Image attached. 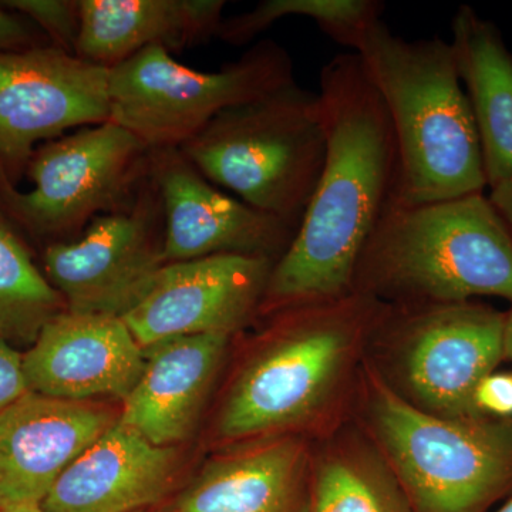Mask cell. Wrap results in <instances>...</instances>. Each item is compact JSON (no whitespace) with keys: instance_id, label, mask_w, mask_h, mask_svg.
Listing matches in <instances>:
<instances>
[{"instance_id":"6da1fadb","label":"cell","mask_w":512,"mask_h":512,"mask_svg":"<svg viewBox=\"0 0 512 512\" xmlns=\"http://www.w3.org/2000/svg\"><path fill=\"white\" fill-rule=\"evenodd\" d=\"M318 97L325 165L292 244L275 262L261 311L352 293L360 255L396 194L392 121L355 52L323 66Z\"/></svg>"},{"instance_id":"7a4b0ae2","label":"cell","mask_w":512,"mask_h":512,"mask_svg":"<svg viewBox=\"0 0 512 512\" xmlns=\"http://www.w3.org/2000/svg\"><path fill=\"white\" fill-rule=\"evenodd\" d=\"M355 53L386 104L396 137L394 202L421 205L483 194V153L450 42L407 40L377 20Z\"/></svg>"},{"instance_id":"3957f363","label":"cell","mask_w":512,"mask_h":512,"mask_svg":"<svg viewBox=\"0 0 512 512\" xmlns=\"http://www.w3.org/2000/svg\"><path fill=\"white\" fill-rule=\"evenodd\" d=\"M352 292L417 303L497 296L512 303V235L483 194L392 202L367 241Z\"/></svg>"},{"instance_id":"277c9868","label":"cell","mask_w":512,"mask_h":512,"mask_svg":"<svg viewBox=\"0 0 512 512\" xmlns=\"http://www.w3.org/2000/svg\"><path fill=\"white\" fill-rule=\"evenodd\" d=\"M178 150L212 184L298 228L325 165L318 93L295 82L231 107Z\"/></svg>"},{"instance_id":"5b68a950","label":"cell","mask_w":512,"mask_h":512,"mask_svg":"<svg viewBox=\"0 0 512 512\" xmlns=\"http://www.w3.org/2000/svg\"><path fill=\"white\" fill-rule=\"evenodd\" d=\"M278 311L285 313L281 325L241 370L222 404L218 431L224 439L274 433L316 412L384 306L352 292Z\"/></svg>"},{"instance_id":"8992f818","label":"cell","mask_w":512,"mask_h":512,"mask_svg":"<svg viewBox=\"0 0 512 512\" xmlns=\"http://www.w3.org/2000/svg\"><path fill=\"white\" fill-rule=\"evenodd\" d=\"M292 83L291 56L271 39L218 72L190 69L164 46H150L109 69L110 121L150 150L180 148L222 111Z\"/></svg>"},{"instance_id":"52a82bcc","label":"cell","mask_w":512,"mask_h":512,"mask_svg":"<svg viewBox=\"0 0 512 512\" xmlns=\"http://www.w3.org/2000/svg\"><path fill=\"white\" fill-rule=\"evenodd\" d=\"M372 417L420 512H476L512 481V421L444 417L372 377Z\"/></svg>"},{"instance_id":"ba28073f","label":"cell","mask_w":512,"mask_h":512,"mask_svg":"<svg viewBox=\"0 0 512 512\" xmlns=\"http://www.w3.org/2000/svg\"><path fill=\"white\" fill-rule=\"evenodd\" d=\"M150 153L113 121L79 128L36 148L26 167L32 191L0 177V211L33 237L62 242L99 215L133 204Z\"/></svg>"},{"instance_id":"9c48e42d","label":"cell","mask_w":512,"mask_h":512,"mask_svg":"<svg viewBox=\"0 0 512 512\" xmlns=\"http://www.w3.org/2000/svg\"><path fill=\"white\" fill-rule=\"evenodd\" d=\"M164 214L150 173L127 210L99 215L74 242L45 249V276L66 311L123 318L163 268Z\"/></svg>"},{"instance_id":"30bf717a","label":"cell","mask_w":512,"mask_h":512,"mask_svg":"<svg viewBox=\"0 0 512 512\" xmlns=\"http://www.w3.org/2000/svg\"><path fill=\"white\" fill-rule=\"evenodd\" d=\"M110 121L109 69L53 46L0 50V177L16 185L40 141Z\"/></svg>"},{"instance_id":"8fae6325","label":"cell","mask_w":512,"mask_h":512,"mask_svg":"<svg viewBox=\"0 0 512 512\" xmlns=\"http://www.w3.org/2000/svg\"><path fill=\"white\" fill-rule=\"evenodd\" d=\"M274 259L220 254L171 262L123 316L138 345L202 333H228L261 311Z\"/></svg>"},{"instance_id":"7c38bea8","label":"cell","mask_w":512,"mask_h":512,"mask_svg":"<svg viewBox=\"0 0 512 512\" xmlns=\"http://www.w3.org/2000/svg\"><path fill=\"white\" fill-rule=\"evenodd\" d=\"M148 173L164 214V264L242 254L278 261L298 228L228 197L178 148L151 150Z\"/></svg>"},{"instance_id":"4fadbf2b","label":"cell","mask_w":512,"mask_h":512,"mask_svg":"<svg viewBox=\"0 0 512 512\" xmlns=\"http://www.w3.org/2000/svg\"><path fill=\"white\" fill-rule=\"evenodd\" d=\"M403 326L407 380L424 410L483 416L474 392L504 356L505 315L470 302L417 305Z\"/></svg>"},{"instance_id":"5bb4252c","label":"cell","mask_w":512,"mask_h":512,"mask_svg":"<svg viewBox=\"0 0 512 512\" xmlns=\"http://www.w3.org/2000/svg\"><path fill=\"white\" fill-rule=\"evenodd\" d=\"M146 365V352L121 318L64 311L46 323L23 355L29 392L87 402L124 400Z\"/></svg>"},{"instance_id":"9a60e30c","label":"cell","mask_w":512,"mask_h":512,"mask_svg":"<svg viewBox=\"0 0 512 512\" xmlns=\"http://www.w3.org/2000/svg\"><path fill=\"white\" fill-rule=\"evenodd\" d=\"M116 419L89 402L28 392L0 413V510L40 505Z\"/></svg>"},{"instance_id":"2e32d148","label":"cell","mask_w":512,"mask_h":512,"mask_svg":"<svg viewBox=\"0 0 512 512\" xmlns=\"http://www.w3.org/2000/svg\"><path fill=\"white\" fill-rule=\"evenodd\" d=\"M228 333L178 336L148 346L140 379L120 421L157 447L190 439L220 369Z\"/></svg>"},{"instance_id":"e0dca14e","label":"cell","mask_w":512,"mask_h":512,"mask_svg":"<svg viewBox=\"0 0 512 512\" xmlns=\"http://www.w3.org/2000/svg\"><path fill=\"white\" fill-rule=\"evenodd\" d=\"M173 447H157L117 419L57 478L45 512H134L163 497L173 481Z\"/></svg>"},{"instance_id":"ac0fdd59","label":"cell","mask_w":512,"mask_h":512,"mask_svg":"<svg viewBox=\"0 0 512 512\" xmlns=\"http://www.w3.org/2000/svg\"><path fill=\"white\" fill-rule=\"evenodd\" d=\"M76 56L97 66L126 62L150 46L168 52L218 36L224 0H79Z\"/></svg>"},{"instance_id":"d6986e66","label":"cell","mask_w":512,"mask_h":512,"mask_svg":"<svg viewBox=\"0 0 512 512\" xmlns=\"http://www.w3.org/2000/svg\"><path fill=\"white\" fill-rule=\"evenodd\" d=\"M450 46L493 188L512 178V53L493 23L470 6L451 20Z\"/></svg>"},{"instance_id":"ffe728a7","label":"cell","mask_w":512,"mask_h":512,"mask_svg":"<svg viewBox=\"0 0 512 512\" xmlns=\"http://www.w3.org/2000/svg\"><path fill=\"white\" fill-rule=\"evenodd\" d=\"M303 466L295 440H276L211 461L174 512H291Z\"/></svg>"},{"instance_id":"44dd1931","label":"cell","mask_w":512,"mask_h":512,"mask_svg":"<svg viewBox=\"0 0 512 512\" xmlns=\"http://www.w3.org/2000/svg\"><path fill=\"white\" fill-rule=\"evenodd\" d=\"M64 311L62 295L0 211V342L33 343L46 323Z\"/></svg>"},{"instance_id":"7402d4cb","label":"cell","mask_w":512,"mask_h":512,"mask_svg":"<svg viewBox=\"0 0 512 512\" xmlns=\"http://www.w3.org/2000/svg\"><path fill=\"white\" fill-rule=\"evenodd\" d=\"M386 9L380 0H262L254 9L222 20L218 39L244 46L288 16L313 20L333 42L355 50L369 26L382 20Z\"/></svg>"},{"instance_id":"603a6c76","label":"cell","mask_w":512,"mask_h":512,"mask_svg":"<svg viewBox=\"0 0 512 512\" xmlns=\"http://www.w3.org/2000/svg\"><path fill=\"white\" fill-rule=\"evenodd\" d=\"M311 512H402L375 468L350 454L320 464L313 484Z\"/></svg>"},{"instance_id":"cb8c5ba5","label":"cell","mask_w":512,"mask_h":512,"mask_svg":"<svg viewBox=\"0 0 512 512\" xmlns=\"http://www.w3.org/2000/svg\"><path fill=\"white\" fill-rule=\"evenodd\" d=\"M0 6L35 23L50 46L76 55L80 29L77 0H2Z\"/></svg>"},{"instance_id":"d4e9b609","label":"cell","mask_w":512,"mask_h":512,"mask_svg":"<svg viewBox=\"0 0 512 512\" xmlns=\"http://www.w3.org/2000/svg\"><path fill=\"white\" fill-rule=\"evenodd\" d=\"M474 406L480 414L488 413L498 419L512 417V375L490 373L478 383Z\"/></svg>"},{"instance_id":"484cf974","label":"cell","mask_w":512,"mask_h":512,"mask_svg":"<svg viewBox=\"0 0 512 512\" xmlns=\"http://www.w3.org/2000/svg\"><path fill=\"white\" fill-rule=\"evenodd\" d=\"M35 23L0 6V50H25L49 46Z\"/></svg>"},{"instance_id":"4316f807","label":"cell","mask_w":512,"mask_h":512,"mask_svg":"<svg viewBox=\"0 0 512 512\" xmlns=\"http://www.w3.org/2000/svg\"><path fill=\"white\" fill-rule=\"evenodd\" d=\"M28 392L22 353L9 343L0 342V413Z\"/></svg>"},{"instance_id":"83f0119b","label":"cell","mask_w":512,"mask_h":512,"mask_svg":"<svg viewBox=\"0 0 512 512\" xmlns=\"http://www.w3.org/2000/svg\"><path fill=\"white\" fill-rule=\"evenodd\" d=\"M488 198L512 235V178L491 188Z\"/></svg>"},{"instance_id":"f1b7e54d","label":"cell","mask_w":512,"mask_h":512,"mask_svg":"<svg viewBox=\"0 0 512 512\" xmlns=\"http://www.w3.org/2000/svg\"><path fill=\"white\" fill-rule=\"evenodd\" d=\"M504 356L512 359V311L505 315Z\"/></svg>"},{"instance_id":"f546056e","label":"cell","mask_w":512,"mask_h":512,"mask_svg":"<svg viewBox=\"0 0 512 512\" xmlns=\"http://www.w3.org/2000/svg\"><path fill=\"white\" fill-rule=\"evenodd\" d=\"M0 512H45L42 510L40 505L30 504V505H16V507L5 508V510H0Z\"/></svg>"},{"instance_id":"4dcf8cb0","label":"cell","mask_w":512,"mask_h":512,"mask_svg":"<svg viewBox=\"0 0 512 512\" xmlns=\"http://www.w3.org/2000/svg\"><path fill=\"white\" fill-rule=\"evenodd\" d=\"M497 512H512V500L508 501L503 508H500Z\"/></svg>"},{"instance_id":"1f68e13d","label":"cell","mask_w":512,"mask_h":512,"mask_svg":"<svg viewBox=\"0 0 512 512\" xmlns=\"http://www.w3.org/2000/svg\"><path fill=\"white\" fill-rule=\"evenodd\" d=\"M134 512H143V511H134Z\"/></svg>"}]
</instances>
